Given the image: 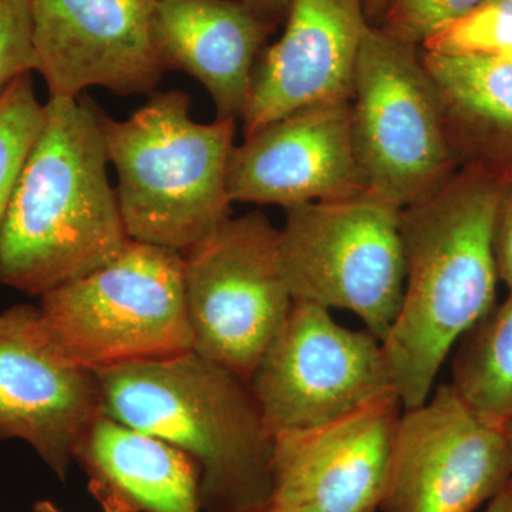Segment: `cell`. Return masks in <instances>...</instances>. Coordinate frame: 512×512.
<instances>
[{"label": "cell", "mask_w": 512, "mask_h": 512, "mask_svg": "<svg viewBox=\"0 0 512 512\" xmlns=\"http://www.w3.org/2000/svg\"><path fill=\"white\" fill-rule=\"evenodd\" d=\"M504 431L468 409L450 383L403 409L384 512H476L510 483Z\"/></svg>", "instance_id": "30bf717a"}, {"label": "cell", "mask_w": 512, "mask_h": 512, "mask_svg": "<svg viewBox=\"0 0 512 512\" xmlns=\"http://www.w3.org/2000/svg\"><path fill=\"white\" fill-rule=\"evenodd\" d=\"M76 460L104 512H200V470L165 441L101 413L84 430Z\"/></svg>", "instance_id": "e0dca14e"}, {"label": "cell", "mask_w": 512, "mask_h": 512, "mask_svg": "<svg viewBox=\"0 0 512 512\" xmlns=\"http://www.w3.org/2000/svg\"><path fill=\"white\" fill-rule=\"evenodd\" d=\"M481 2L484 0H389L379 28L409 45L421 47L433 33Z\"/></svg>", "instance_id": "7402d4cb"}, {"label": "cell", "mask_w": 512, "mask_h": 512, "mask_svg": "<svg viewBox=\"0 0 512 512\" xmlns=\"http://www.w3.org/2000/svg\"><path fill=\"white\" fill-rule=\"evenodd\" d=\"M35 0H0V93L35 72Z\"/></svg>", "instance_id": "603a6c76"}, {"label": "cell", "mask_w": 512, "mask_h": 512, "mask_svg": "<svg viewBox=\"0 0 512 512\" xmlns=\"http://www.w3.org/2000/svg\"><path fill=\"white\" fill-rule=\"evenodd\" d=\"M94 373L106 416L194 460L201 510L269 507L274 436L247 380L194 350Z\"/></svg>", "instance_id": "3957f363"}, {"label": "cell", "mask_w": 512, "mask_h": 512, "mask_svg": "<svg viewBox=\"0 0 512 512\" xmlns=\"http://www.w3.org/2000/svg\"><path fill=\"white\" fill-rule=\"evenodd\" d=\"M157 0H35L36 66L49 97L99 86L156 90L165 70L154 39Z\"/></svg>", "instance_id": "7c38bea8"}, {"label": "cell", "mask_w": 512, "mask_h": 512, "mask_svg": "<svg viewBox=\"0 0 512 512\" xmlns=\"http://www.w3.org/2000/svg\"><path fill=\"white\" fill-rule=\"evenodd\" d=\"M500 191L467 171L400 212L406 278L382 346L403 409L429 399L447 357L495 306Z\"/></svg>", "instance_id": "6da1fadb"}, {"label": "cell", "mask_w": 512, "mask_h": 512, "mask_svg": "<svg viewBox=\"0 0 512 512\" xmlns=\"http://www.w3.org/2000/svg\"><path fill=\"white\" fill-rule=\"evenodd\" d=\"M501 56L510 57V59H512V47H510L508 50H505L504 53H501Z\"/></svg>", "instance_id": "4dcf8cb0"}, {"label": "cell", "mask_w": 512, "mask_h": 512, "mask_svg": "<svg viewBox=\"0 0 512 512\" xmlns=\"http://www.w3.org/2000/svg\"><path fill=\"white\" fill-rule=\"evenodd\" d=\"M107 164L99 107L49 97L0 225V284L43 296L123 251L130 237Z\"/></svg>", "instance_id": "7a4b0ae2"}, {"label": "cell", "mask_w": 512, "mask_h": 512, "mask_svg": "<svg viewBox=\"0 0 512 512\" xmlns=\"http://www.w3.org/2000/svg\"><path fill=\"white\" fill-rule=\"evenodd\" d=\"M258 512H318L313 510V508L309 507H295V508H276V507H268L265 510Z\"/></svg>", "instance_id": "83f0119b"}, {"label": "cell", "mask_w": 512, "mask_h": 512, "mask_svg": "<svg viewBox=\"0 0 512 512\" xmlns=\"http://www.w3.org/2000/svg\"><path fill=\"white\" fill-rule=\"evenodd\" d=\"M40 315L57 345L96 370L194 350L184 256L130 239L109 264L45 293Z\"/></svg>", "instance_id": "5b68a950"}, {"label": "cell", "mask_w": 512, "mask_h": 512, "mask_svg": "<svg viewBox=\"0 0 512 512\" xmlns=\"http://www.w3.org/2000/svg\"><path fill=\"white\" fill-rule=\"evenodd\" d=\"M249 386L272 436L322 426L397 396L382 342L308 302H293Z\"/></svg>", "instance_id": "9c48e42d"}, {"label": "cell", "mask_w": 512, "mask_h": 512, "mask_svg": "<svg viewBox=\"0 0 512 512\" xmlns=\"http://www.w3.org/2000/svg\"><path fill=\"white\" fill-rule=\"evenodd\" d=\"M402 412L399 397H387L322 426L276 434L269 507L379 511Z\"/></svg>", "instance_id": "4fadbf2b"}, {"label": "cell", "mask_w": 512, "mask_h": 512, "mask_svg": "<svg viewBox=\"0 0 512 512\" xmlns=\"http://www.w3.org/2000/svg\"><path fill=\"white\" fill-rule=\"evenodd\" d=\"M363 6H365V12L367 19H382L384 9H386L389 0H362Z\"/></svg>", "instance_id": "4316f807"}, {"label": "cell", "mask_w": 512, "mask_h": 512, "mask_svg": "<svg viewBox=\"0 0 512 512\" xmlns=\"http://www.w3.org/2000/svg\"><path fill=\"white\" fill-rule=\"evenodd\" d=\"M457 160L512 151V59L420 50Z\"/></svg>", "instance_id": "ac0fdd59"}, {"label": "cell", "mask_w": 512, "mask_h": 512, "mask_svg": "<svg viewBox=\"0 0 512 512\" xmlns=\"http://www.w3.org/2000/svg\"><path fill=\"white\" fill-rule=\"evenodd\" d=\"M232 202L299 207L366 190L350 127V101L318 104L268 124L228 161Z\"/></svg>", "instance_id": "5bb4252c"}, {"label": "cell", "mask_w": 512, "mask_h": 512, "mask_svg": "<svg viewBox=\"0 0 512 512\" xmlns=\"http://www.w3.org/2000/svg\"><path fill=\"white\" fill-rule=\"evenodd\" d=\"M276 26L245 0H157L154 39L165 70L197 79L218 120H238L256 60Z\"/></svg>", "instance_id": "2e32d148"}, {"label": "cell", "mask_w": 512, "mask_h": 512, "mask_svg": "<svg viewBox=\"0 0 512 512\" xmlns=\"http://www.w3.org/2000/svg\"><path fill=\"white\" fill-rule=\"evenodd\" d=\"M451 373L468 409L504 431L512 420V292L460 340Z\"/></svg>", "instance_id": "d6986e66"}, {"label": "cell", "mask_w": 512, "mask_h": 512, "mask_svg": "<svg viewBox=\"0 0 512 512\" xmlns=\"http://www.w3.org/2000/svg\"><path fill=\"white\" fill-rule=\"evenodd\" d=\"M252 9H255L259 15L271 20V22H284L288 15L289 2L291 0H245Z\"/></svg>", "instance_id": "d4e9b609"}, {"label": "cell", "mask_w": 512, "mask_h": 512, "mask_svg": "<svg viewBox=\"0 0 512 512\" xmlns=\"http://www.w3.org/2000/svg\"><path fill=\"white\" fill-rule=\"evenodd\" d=\"M103 413L96 373L57 345L39 309L0 313V437L35 448L66 480L74 446Z\"/></svg>", "instance_id": "8fae6325"}, {"label": "cell", "mask_w": 512, "mask_h": 512, "mask_svg": "<svg viewBox=\"0 0 512 512\" xmlns=\"http://www.w3.org/2000/svg\"><path fill=\"white\" fill-rule=\"evenodd\" d=\"M33 512H62L50 501H39L33 508Z\"/></svg>", "instance_id": "f1b7e54d"}, {"label": "cell", "mask_w": 512, "mask_h": 512, "mask_svg": "<svg viewBox=\"0 0 512 512\" xmlns=\"http://www.w3.org/2000/svg\"><path fill=\"white\" fill-rule=\"evenodd\" d=\"M181 90L157 93L127 120L99 109L128 237L187 252L231 218L228 161L237 120L197 123Z\"/></svg>", "instance_id": "277c9868"}, {"label": "cell", "mask_w": 512, "mask_h": 512, "mask_svg": "<svg viewBox=\"0 0 512 512\" xmlns=\"http://www.w3.org/2000/svg\"><path fill=\"white\" fill-rule=\"evenodd\" d=\"M494 251L498 276L512 292V188L503 185L495 221Z\"/></svg>", "instance_id": "cb8c5ba5"}, {"label": "cell", "mask_w": 512, "mask_h": 512, "mask_svg": "<svg viewBox=\"0 0 512 512\" xmlns=\"http://www.w3.org/2000/svg\"><path fill=\"white\" fill-rule=\"evenodd\" d=\"M505 439H507L508 450H510L511 464H512V420L505 426L504 429ZM512 481V477H511Z\"/></svg>", "instance_id": "f546056e"}, {"label": "cell", "mask_w": 512, "mask_h": 512, "mask_svg": "<svg viewBox=\"0 0 512 512\" xmlns=\"http://www.w3.org/2000/svg\"><path fill=\"white\" fill-rule=\"evenodd\" d=\"M512 47V0H484L433 33L421 50L436 55H501Z\"/></svg>", "instance_id": "44dd1931"}, {"label": "cell", "mask_w": 512, "mask_h": 512, "mask_svg": "<svg viewBox=\"0 0 512 512\" xmlns=\"http://www.w3.org/2000/svg\"><path fill=\"white\" fill-rule=\"evenodd\" d=\"M43 120L45 104L37 99L32 73L22 74L0 93V225Z\"/></svg>", "instance_id": "ffe728a7"}, {"label": "cell", "mask_w": 512, "mask_h": 512, "mask_svg": "<svg viewBox=\"0 0 512 512\" xmlns=\"http://www.w3.org/2000/svg\"><path fill=\"white\" fill-rule=\"evenodd\" d=\"M483 512H512V481L505 485L493 500L488 501Z\"/></svg>", "instance_id": "484cf974"}, {"label": "cell", "mask_w": 512, "mask_h": 512, "mask_svg": "<svg viewBox=\"0 0 512 512\" xmlns=\"http://www.w3.org/2000/svg\"><path fill=\"white\" fill-rule=\"evenodd\" d=\"M350 127L366 190L400 210L454 174L458 160L419 49L379 26L360 47Z\"/></svg>", "instance_id": "52a82bcc"}, {"label": "cell", "mask_w": 512, "mask_h": 512, "mask_svg": "<svg viewBox=\"0 0 512 512\" xmlns=\"http://www.w3.org/2000/svg\"><path fill=\"white\" fill-rule=\"evenodd\" d=\"M183 256L194 352L249 382L293 305L279 229L262 212H248Z\"/></svg>", "instance_id": "ba28073f"}, {"label": "cell", "mask_w": 512, "mask_h": 512, "mask_svg": "<svg viewBox=\"0 0 512 512\" xmlns=\"http://www.w3.org/2000/svg\"><path fill=\"white\" fill-rule=\"evenodd\" d=\"M285 23L281 39L256 60L241 117L245 137L295 111L352 100L372 25L362 0H291Z\"/></svg>", "instance_id": "9a60e30c"}, {"label": "cell", "mask_w": 512, "mask_h": 512, "mask_svg": "<svg viewBox=\"0 0 512 512\" xmlns=\"http://www.w3.org/2000/svg\"><path fill=\"white\" fill-rule=\"evenodd\" d=\"M285 211L279 261L293 302L353 313L382 342L403 299L402 210L365 191Z\"/></svg>", "instance_id": "8992f818"}]
</instances>
